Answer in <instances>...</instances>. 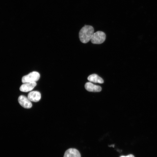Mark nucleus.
Returning <instances> with one entry per match:
<instances>
[{
  "mask_svg": "<svg viewBox=\"0 0 157 157\" xmlns=\"http://www.w3.org/2000/svg\"><path fill=\"white\" fill-rule=\"evenodd\" d=\"M93 27L90 25H85L80 30L79 38L80 41L83 43H86L91 39L94 33Z\"/></svg>",
  "mask_w": 157,
  "mask_h": 157,
  "instance_id": "f257e3e1",
  "label": "nucleus"
},
{
  "mask_svg": "<svg viewBox=\"0 0 157 157\" xmlns=\"http://www.w3.org/2000/svg\"><path fill=\"white\" fill-rule=\"evenodd\" d=\"M106 35L102 31H98L94 33L90 40L91 42L94 44H101L105 40Z\"/></svg>",
  "mask_w": 157,
  "mask_h": 157,
  "instance_id": "f03ea898",
  "label": "nucleus"
},
{
  "mask_svg": "<svg viewBox=\"0 0 157 157\" xmlns=\"http://www.w3.org/2000/svg\"><path fill=\"white\" fill-rule=\"evenodd\" d=\"M40 77V74L38 72L33 71L24 76L22 78V82L23 83L36 82L39 80Z\"/></svg>",
  "mask_w": 157,
  "mask_h": 157,
  "instance_id": "7ed1b4c3",
  "label": "nucleus"
},
{
  "mask_svg": "<svg viewBox=\"0 0 157 157\" xmlns=\"http://www.w3.org/2000/svg\"><path fill=\"white\" fill-rule=\"evenodd\" d=\"M18 101L20 104L25 108L28 109L32 107L31 101L28 97L24 95L20 96L18 98Z\"/></svg>",
  "mask_w": 157,
  "mask_h": 157,
  "instance_id": "20e7f679",
  "label": "nucleus"
},
{
  "mask_svg": "<svg viewBox=\"0 0 157 157\" xmlns=\"http://www.w3.org/2000/svg\"><path fill=\"white\" fill-rule=\"evenodd\" d=\"M36 82H27L23 83L19 88L20 90L22 92H27L31 91L36 85Z\"/></svg>",
  "mask_w": 157,
  "mask_h": 157,
  "instance_id": "39448f33",
  "label": "nucleus"
},
{
  "mask_svg": "<svg viewBox=\"0 0 157 157\" xmlns=\"http://www.w3.org/2000/svg\"><path fill=\"white\" fill-rule=\"evenodd\" d=\"M27 97L31 101L37 102L40 100L41 95L39 92L33 91H31L28 94Z\"/></svg>",
  "mask_w": 157,
  "mask_h": 157,
  "instance_id": "423d86ee",
  "label": "nucleus"
},
{
  "mask_svg": "<svg viewBox=\"0 0 157 157\" xmlns=\"http://www.w3.org/2000/svg\"><path fill=\"white\" fill-rule=\"evenodd\" d=\"M85 87L86 90L89 92H100L101 90V88L100 86L94 85L90 82L86 83Z\"/></svg>",
  "mask_w": 157,
  "mask_h": 157,
  "instance_id": "0eeeda50",
  "label": "nucleus"
},
{
  "mask_svg": "<svg viewBox=\"0 0 157 157\" xmlns=\"http://www.w3.org/2000/svg\"><path fill=\"white\" fill-rule=\"evenodd\" d=\"M64 157H81V155L77 149L70 148L65 151Z\"/></svg>",
  "mask_w": 157,
  "mask_h": 157,
  "instance_id": "6e6552de",
  "label": "nucleus"
},
{
  "mask_svg": "<svg viewBox=\"0 0 157 157\" xmlns=\"http://www.w3.org/2000/svg\"><path fill=\"white\" fill-rule=\"evenodd\" d=\"M88 79L90 81L95 83H104L103 79L96 74L90 75L88 76Z\"/></svg>",
  "mask_w": 157,
  "mask_h": 157,
  "instance_id": "1a4fd4ad",
  "label": "nucleus"
},
{
  "mask_svg": "<svg viewBox=\"0 0 157 157\" xmlns=\"http://www.w3.org/2000/svg\"><path fill=\"white\" fill-rule=\"evenodd\" d=\"M120 157H135L132 154H130L127 156H122Z\"/></svg>",
  "mask_w": 157,
  "mask_h": 157,
  "instance_id": "9d476101",
  "label": "nucleus"
},
{
  "mask_svg": "<svg viewBox=\"0 0 157 157\" xmlns=\"http://www.w3.org/2000/svg\"><path fill=\"white\" fill-rule=\"evenodd\" d=\"M114 144L111 145H110V146H109L110 147H114Z\"/></svg>",
  "mask_w": 157,
  "mask_h": 157,
  "instance_id": "9b49d317",
  "label": "nucleus"
}]
</instances>
